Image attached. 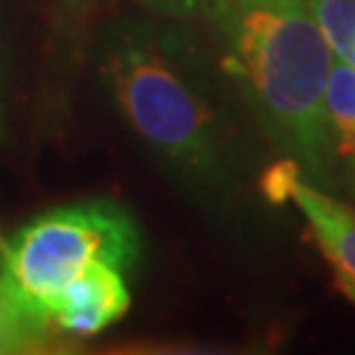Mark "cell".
Wrapping results in <instances>:
<instances>
[{"mask_svg": "<svg viewBox=\"0 0 355 355\" xmlns=\"http://www.w3.org/2000/svg\"><path fill=\"white\" fill-rule=\"evenodd\" d=\"M224 64L292 150L318 164L329 150L327 79L331 48L313 0H214Z\"/></svg>", "mask_w": 355, "mask_h": 355, "instance_id": "obj_1", "label": "cell"}, {"mask_svg": "<svg viewBox=\"0 0 355 355\" xmlns=\"http://www.w3.org/2000/svg\"><path fill=\"white\" fill-rule=\"evenodd\" d=\"M140 255L132 216L108 200L64 205L21 227L3 250L0 300L24 327L42 331L55 295L89 263L129 271Z\"/></svg>", "mask_w": 355, "mask_h": 355, "instance_id": "obj_2", "label": "cell"}, {"mask_svg": "<svg viewBox=\"0 0 355 355\" xmlns=\"http://www.w3.org/2000/svg\"><path fill=\"white\" fill-rule=\"evenodd\" d=\"M103 74L129 127L158 155L184 168L214 164L218 150L214 111L155 40L121 37L105 53Z\"/></svg>", "mask_w": 355, "mask_h": 355, "instance_id": "obj_3", "label": "cell"}, {"mask_svg": "<svg viewBox=\"0 0 355 355\" xmlns=\"http://www.w3.org/2000/svg\"><path fill=\"white\" fill-rule=\"evenodd\" d=\"M268 198H287L300 208L321 255L334 271V284L355 303V208L327 192L305 184L292 164H282L266 174Z\"/></svg>", "mask_w": 355, "mask_h": 355, "instance_id": "obj_4", "label": "cell"}, {"mask_svg": "<svg viewBox=\"0 0 355 355\" xmlns=\"http://www.w3.org/2000/svg\"><path fill=\"white\" fill-rule=\"evenodd\" d=\"M129 287L124 271L114 263H89L79 277L55 295L48 313V324H55L69 334H98L116 324L129 311Z\"/></svg>", "mask_w": 355, "mask_h": 355, "instance_id": "obj_5", "label": "cell"}, {"mask_svg": "<svg viewBox=\"0 0 355 355\" xmlns=\"http://www.w3.org/2000/svg\"><path fill=\"white\" fill-rule=\"evenodd\" d=\"M327 121L340 150L355 161V66L337 58L327 79Z\"/></svg>", "mask_w": 355, "mask_h": 355, "instance_id": "obj_6", "label": "cell"}, {"mask_svg": "<svg viewBox=\"0 0 355 355\" xmlns=\"http://www.w3.org/2000/svg\"><path fill=\"white\" fill-rule=\"evenodd\" d=\"M313 8L331 55L350 64L355 55V0H313Z\"/></svg>", "mask_w": 355, "mask_h": 355, "instance_id": "obj_7", "label": "cell"}, {"mask_svg": "<svg viewBox=\"0 0 355 355\" xmlns=\"http://www.w3.org/2000/svg\"><path fill=\"white\" fill-rule=\"evenodd\" d=\"M37 340V331L24 327L11 311L0 300V353H13V350H24Z\"/></svg>", "mask_w": 355, "mask_h": 355, "instance_id": "obj_8", "label": "cell"}, {"mask_svg": "<svg viewBox=\"0 0 355 355\" xmlns=\"http://www.w3.org/2000/svg\"><path fill=\"white\" fill-rule=\"evenodd\" d=\"M166 11L182 13V16H190V13H203L208 11V6L214 0H161Z\"/></svg>", "mask_w": 355, "mask_h": 355, "instance_id": "obj_9", "label": "cell"}]
</instances>
